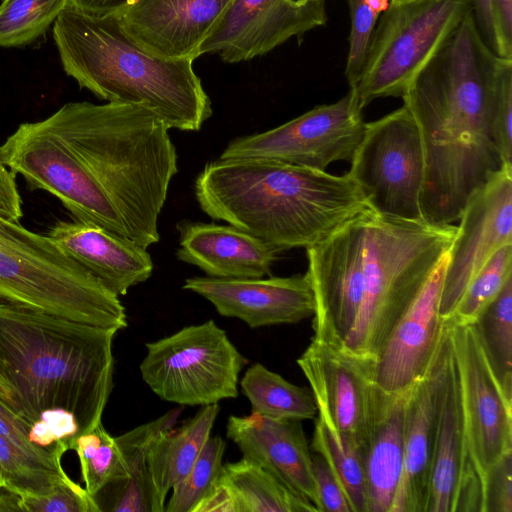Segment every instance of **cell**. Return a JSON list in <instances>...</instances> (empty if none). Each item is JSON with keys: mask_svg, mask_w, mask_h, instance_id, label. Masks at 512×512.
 I'll list each match as a JSON object with an SVG mask.
<instances>
[{"mask_svg": "<svg viewBox=\"0 0 512 512\" xmlns=\"http://www.w3.org/2000/svg\"><path fill=\"white\" fill-rule=\"evenodd\" d=\"M67 0H3L0 4V47L28 45L54 24Z\"/></svg>", "mask_w": 512, "mask_h": 512, "instance_id": "obj_33", "label": "cell"}, {"mask_svg": "<svg viewBox=\"0 0 512 512\" xmlns=\"http://www.w3.org/2000/svg\"><path fill=\"white\" fill-rule=\"evenodd\" d=\"M448 326L467 448L483 486L488 471L512 450V401L504 395L474 325Z\"/></svg>", "mask_w": 512, "mask_h": 512, "instance_id": "obj_13", "label": "cell"}, {"mask_svg": "<svg viewBox=\"0 0 512 512\" xmlns=\"http://www.w3.org/2000/svg\"><path fill=\"white\" fill-rule=\"evenodd\" d=\"M447 259L448 254L370 362L374 383L386 393L406 392L424 375L440 347L448 327L439 312Z\"/></svg>", "mask_w": 512, "mask_h": 512, "instance_id": "obj_17", "label": "cell"}, {"mask_svg": "<svg viewBox=\"0 0 512 512\" xmlns=\"http://www.w3.org/2000/svg\"><path fill=\"white\" fill-rule=\"evenodd\" d=\"M71 450L78 455L85 489L91 496L112 479L119 469L121 454L118 444L102 423L79 435Z\"/></svg>", "mask_w": 512, "mask_h": 512, "instance_id": "obj_36", "label": "cell"}, {"mask_svg": "<svg viewBox=\"0 0 512 512\" xmlns=\"http://www.w3.org/2000/svg\"><path fill=\"white\" fill-rule=\"evenodd\" d=\"M134 0H67V5L89 15L115 14Z\"/></svg>", "mask_w": 512, "mask_h": 512, "instance_id": "obj_44", "label": "cell"}, {"mask_svg": "<svg viewBox=\"0 0 512 512\" xmlns=\"http://www.w3.org/2000/svg\"><path fill=\"white\" fill-rule=\"evenodd\" d=\"M482 507L483 486L467 448L459 382L451 348L433 450L426 512H482Z\"/></svg>", "mask_w": 512, "mask_h": 512, "instance_id": "obj_21", "label": "cell"}, {"mask_svg": "<svg viewBox=\"0 0 512 512\" xmlns=\"http://www.w3.org/2000/svg\"><path fill=\"white\" fill-rule=\"evenodd\" d=\"M62 67L107 102L141 105L170 129L198 131L213 111L191 59L155 56L132 40L114 14L67 5L53 24Z\"/></svg>", "mask_w": 512, "mask_h": 512, "instance_id": "obj_6", "label": "cell"}, {"mask_svg": "<svg viewBox=\"0 0 512 512\" xmlns=\"http://www.w3.org/2000/svg\"><path fill=\"white\" fill-rule=\"evenodd\" d=\"M493 132L505 164L512 167V59L502 69L493 108Z\"/></svg>", "mask_w": 512, "mask_h": 512, "instance_id": "obj_39", "label": "cell"}, {"mask_svg": "<svg viewBox=\"0 0 512 512\" xmlns=\"http://www.w3.org/2000/svg\"><path fill=\"white\" fill-rule=\"evenodd\" d=\"M512 277V243L499 248L463 292L448 325L475 323L482 311L499 295Z\"/></svg>", "mask_w": 512, "mask_h": 512, "instance_id": "obj_34", "label": "cell"}, {"mask_svg": "<svg viewBox=\"0 0 512 512\" xmlns=\"http://www.w3.org/2000/svg\"><path fill=\"white\" fill-rule=\"evenodd\" d=\"M494 4L505 50L512 57V0H494Z\"/></svg>", "mask_w": 512, "mask_h": 512, "instance_id": "obj_45", "label": "cell"}, {"mask_svg": "<svg viewBox=\"0 0 512 512\" xmlns=\"http://www.w3.org/2000/svg\"><path fill=\"white\" fill-rule=\"evenodd\" d=\"M353 89L337 102L319 105L273 129L237 137L220 159L256 158L325 171L351 161L366 123Z\"/></svg>", "mask_w": 512, "mask_h": 512, "instance_id": "obj_12", "label": "cell"}, {"mask_svg": "<svg viewBox=\"0 0 512 512\" xmlns=\"http://www.w3.org/2000/svg\"><path fill=\"white\" fill-rule=\"evenodd\" d=\"M310 449L323 457L345 490L353 512H368L363 459L316 415Z\"/></svg>", "mask_w": 512, "mask_h": 512, "instance_id": "obj_31", "label": "cell"}, {"mask_svg": "<svg viewBox=\"0 0 512 512\" xmlns=\"http://www.w3.org/2000/svg\"><path fill=\"white\" fill-rule=\"evenodd\" d=\"M226 442L220 436L209 437L189 472L172 488L166 512H194L217 482Z\"/></svg>", "mask_w": 512, "mask_h": 512, "instance_id": "obj_35", "label": "cell"}, {"mask_svg": "<svg viewBox=\"0 0 512 512\" xmlns=\"http://www.w3.org/2000/svg\"><path fill=\"white\" fill-rule=\"evenodd\" d=\"M219 480L229 490L236 512H317L274 475L243 457L223 464Z\"/></svg>", "mask_w": 512, "mask_h": 512, "instance_id": "obj_28", "label": "cell"}, {"mask_svg": "<svg viewBox=\"0 0 512 512\" xmlns=\"http://www.w3.org/2000/svg\"><path fill=\"white\" fill-rule=\"evenodd\" d=\"M3 485H5V482H4V478H3L2 472L0 470V486H3Z\"/></svg>", "mask_w": 512, "mask_h": 512, "instance_id": "obj_48", "label": "cell"}, {"mask_svg": "<svg viewBox=\"0 0 512 512\" xmlns=\"http://www.w3.org/2000/svg\"><path fill=\"white\" fill-rule=\"evenodd\" d=\"M43 121L75 152L130 240L146 249L158 243L159 215L178 172L164 122L141 105L86 101L66 103Z\"/></svg>", "mask_w": 512, "mask_h": 512, "instance_id": "obj_5", "label": "cell"}, {"mask_svg": "<svg viewBox=\"0 0 512 512\" xmlns=\"http://www.w3.org/2000/svg\"><path fill=\"white\" fill-rule=\"evenodd\" d=\"M403 1H408V0H390L391 3H398V2H403Z\"/></svg>", "mask_w": 512, "mask_h": 512, "instance_id": "obj_49", "label": "cell"}, {"mask_svg": "<svg viewBox=\"0 0 512 512\" xmlns=\"http://www.w3.org/2000/svg\"><path fill=\"white\" fill-rule=\"evenodd\" d=\"M350 11L349 49L345 77L350 88L356 86L371 38L388 0H347Z\"/></svg>", "mask_w": 512, "mask_h": 512, "instance_id": "obj_37", "label": "cell"}, {"mask_svg": "<svg viewBox=\"0 0 512 512\" xmlns=\"http://www.w3.org/2000/svg\"><path fill=\"white\" fill-rule=\"evenodd\" d=\"M470 9V0L390 2L376 24L358 82L350 88L360 106L402 97Z\"/></svg>", "mask_w": 512, "mask_h": 512, "instance_id": "obj_8", "label": "cell"}, {"mask_svg": "<svg viewBox=\"0 0 512 512\" xmlns=\"http://www.w3.org/2000/svg\"><path fill=\"white\" fill-rule=\"evenodd\" d=\"M459 221L440 295L444 322L485 263L499 248L512 243V169H503L476 191Z\"/></svg>", "mask_w": 512, "mask_h": 512, "instance_id": "obj_15", "label": "cell"}, {"mask_svg": "<svg viewBox=\"0 0 512 512\" xmlns=\"http://www.w3.org/2000/svg\"><path fill=\"white\" fill-rule=\"evenodd\" d=\"M450 353L448 326L429 368L406 391L404 465L391 512H426L433 450Z\"/></svg>", "mask_w": 512, "mask_h": 512, "instance_id": "obj_18", "label": "cell"}, {"mask_svg": "<svg viewBox=\"0 0 512 512\" xmlns=\"http://www.w3.org/2000/svg\"><path fill=\"white\" fill-rule=\"evenodd\" d=\"M471 9L413 78L401 97L416 120L425 152L420 199L425 221H458L468 200L508 167L493 132L502 69Z\"/></svg>", "mask_w": 512, "mask_h": 512, "instance_id": "obj_2", "label": "cell"}, {"mask_svg": "<svg viewBox=\"0 0 512 512\" xmlns=\"http://www.w3.org/2000/svg\"><path fill=\"white\" fill-rule=\"evenodd\" d=\"M178 260L197 266L208 277L263 278L271 274L278 252L262 240L230 224L181 220Z\"/></svg>", "mask_w": 512, "mask_h": 512, "instance_id": "obj_23", "label": "cell"}, {"mask_svg": "<svg viewBox=\"0 0 512 512\" xmlns=\"http://www.w3.org/2000/svg\"><path fill=\"white\" fill-rule=\"evenodd\" d=\"M146 350L140 374L160 399L206 406L238 396L247 360L213 320L146 343Z\"/></svg>", "mask_w": 512, "mask_h": 512, "instance_id": "obj_9", "label": "cell"}, {"mask_svg": "<svg viewBox=\"0 0 512 512\" xmlns=\"http://www.w3.org/2000/svg\"><path fill=\"white\" fill-rule=\"evenodd\" d=\"M226 436L243 458L274 475L318 512L312 451L301 420L275 419L254 412L230 416Z\"/></svg>", "mask_w": 512, "mask_h": 512, "instance_id": "obj_22", "label": "cell"}, {"mask_svg": "<svg viewBox=\"0 0 512 512\" xmlns=\"http://www.w3.org/2000/svg\"><path fill=\"white\" fill-rule=\"evenodd\" d=\"M183 406L115 437L121 460L116 475L91 497L98 512H164L165 503L153 487L148 453L162 433L174 428Z\"/></svg>", "mask_w": 512, "mask_h": 512, "instance_id": "obj_25", "label": "cell"}, {"mask_svg": "<svg viewBox=\"0 0 512 512\" xmlns=\"http://www.w3.org/2000/svg\"><path fill=\"white\" fill-rule=\"evenodd\" d=\"M183 289L192 291L230 318L250 328L294 324L314 315V294L307 275L221 279L190 277Z\"/></svg>", "mask_w": 512, "mask_h": 512, "instance_id": "obj_19", "label": "cell"}, {"mask_svg": "<svg viewBox=\"0 0 512 512\" xmlns=\"http://www.w3.org/2000/svg\"><path fill=\"white\" fill-rule=\"evenodd\" d=\"M297 364L310 384L317 415L362 456L381 392L372 379L370 361L311 338Z\"/></svg>", "mask_w": 512, "mask_h": 512, "instance_id": "obj_14", "label": "cell"}, {"mask_svg": "<svg viewBox=\"0 0 512 512\" xmlns=\"http://www.w3.org/2000/svg\"><path fill=\"white\" fill-rule=\"evenodd\" d=\"M47 236L117 296L150 278L147 249L102 228L78 221H58Z\"/></svg>", "mask_w": 512, "mask_h": 512, "instance_id": "obj_24", "label": "cell"}, {"mask_svg": "<svg viewBox=\"0 0 512 512\" xmlns=\"http://www.w3.org/2000/svg\"><path fill=\"white\" fill-rule=\"evenodd\" d=\"M252 411L275 419H314L317 405L310 388L297 386L261 363L246 369L240 380Z\"/></svg>", "mask_w": 512, "mask_h": 512, "instance_id": "obj_29", "label": "cell"}, {"mask_svg": "<svg viewBox=\"0 0 512 512\" xmlns=\"http://www.w3.org/2000/svg\"><path fill=\"white\" fill-rule=\"evenodd\" d=\"M117 332L0 304V376L13 391V411L42 423L71 450L79 435L102 423Z\"/></svg>", "mask_w": 512, "mask_h": 512, "instance_id": "obj_3", "label": "cell"}, {"mask_svg": "<svg viewBox=\"0 0 512 512\" xmlns=\"http://www.w3.org/2000/svg\"><path fill=\"white\" fill-rule=\"evenodd\" d=\"M406 392H380L376 415L363 451L368 512H391L404 465Z\"/></svg>", "mask_w": 512, "mask_h": 512, "instance_id": "obj_26", "label": "cell"}, {"mask_svg": "<svg viewBox=\"0 0 512 512\" xmlns=\"http://www.w3.org/2000/svg\"><path fill=\"white\" fill-rule=\"evenodd\" d=\"M0 156L11 172L25 179L29 190L57 197L75 221L130 240L120 215L75 152L43 120L20 124L0 146Z\"/></svg>", "mask_w": 512, "mask_h": 512, "instance_id": "obj_11", "label": "cell"}, {"mask_svg": "<svg viewBox=\"0 0 512 512\" xmlns=\"http://www.w3.org/2000/svg\"><path fill=\"white\" fill-rule=\"evenodd\" d=\"M477 29L487 46L499 57L512 59L505 50L497 22L494 0H470Z\"/></svg>", "mask_w": 512, "mask_h": 512, "instance_id": "obj_42", "label": "cell"}, {"mask_svg": "<svg viewBox=\"0 0 512 512\" xmlns=\"http://www.w3.org/2000/svg\"><path fill=\"white\" fill-rule=\"evenodd\" d=\"M482 512H512V450L484 478Z\"/></svg>", "mask_w": 512, "mask_h": 512, "instance_id": "obj_40", "label": "cell"}, {"mask_svg": "<svg viewBox=\"0 0 512 512\" xmlns=\"http://www.w3.org/2000/svg\"><path fill=\"white\" fill-rule=\"evenodd\" d=\"M0 511H21L20 495L5 485L0 486Z\"/></svg>", "mask_w": 512, "mask_h": 512, "instance_id": "obj_46", "label": "cell"}, {"mask_svg": "<svg viewBox=\"0 0 512 512\" xmlns=\"http://www.w3.org/2000/svg\"><path fill=\"white\" fill-rule=\"evenodd\" d=\"M350 163L348 174L371 210L389 218L424 220V146L418 124L404 105L366 123Z\"/></svg>", "mask_w": 512, "mask_h": 512, "instance_id": "obj_10", "label": "cell"}, {"mask_svg": "<svg viewBox=\"0 0 512 512\" xmlns=\"http://www.w3.org/2000/svg\"><path fill=\"white\" fill-rule=\"evenodd\" d=\"M23 512H98L91 495L73 480L43 495L20 496Z\"/></svg>", "mask_w": 512, "mask_h": 512, "instance_id": "obj_38", "label": "cell"}, {"mask_svg": "<svg viewBox=\"0 0 512 512\" xmlns=\"http://www.w3.org/2000/svg\"><path fill=\"white\" fill-rule=\"evenodd\" d=\"M456 232L453 224L389 218L369 209L307 248L312 338L372 362Z\"/></svg>", "mask_w": 512, "mask_h": 512, "instance_id": "obj_1", "label": "cell"}, {"mask_svg": "<svg viewBox=\"0 0 512 512\" xmlns=\"http://www.w3.org/2000/svg\"><path fill=\"white\" fill-rule=\"evenodd\" d=\"M327 21L325 0H232L200 47L228 63L266 54Z\"/></svg>", "mask_w": 512, "mask_h": 512, "instance_id": "obj_16", "label": "cell"}, {"mask_svg": "<svg viewBox=\"0 0 512 512\" xmlns=\"http://www.w3.org/2000/svg\"><path fill=\"white\" fill-rule=\"evenodd\" d=\"M0 398L13 410L14 394L11 387L0 376Z\"/></svg>", "mask_w": 512, "mask_h": 512, "instance_id": "obj_47", "label": "cell"}, {"mask_svg": "<svg viewBox=\"0 0 512 512\" xmlns=\"http://www.w3.org/2000/svg\"><path fill=\"white\" fill-rule=\"evenodd\" d=\"M312 468L318 512H353L349 499L321 455L312 452Z\"/></svg>", "mask_w": 512, "mask_h": 512, "instance_id": "obj_41", "label": "cell"}, {"mask_svg": "<svg viewBox=\"0 0 512 512\" xmlns=\"http://www.w3.org/2000/svg\"><path fill=\"white\" fill-rule=\"evenodd\" d=\"M220 411L218 404L201 406L183 425L158 436L148 453L151 481L158 498L165 503L168 492L191 469L211 431Z\"/></svg>", "mask_w": 512, "mask_h": 512, "instance_id": "obj_27", "label": "cell"}, {"mask_svg": "<svg viewBox=\"0 0 512 512\" xmlns=\"http://www.w3.org/2000/svg\"><path fill=\"white\" fill-rule=\"evenodd\" d=\"M195 196L207 216L280 253L312 247L370 209L348 173L256 158L207 163L195 180Z\"/></svg>", "mask_w": 512, "mask_h": 512, "instance_id": "obj_4", "label": "cell"}, {"mask_svg": "<svg viewBox=\"0 0 512 512\" xmlns=\"http://www.w3.org/2000/svg\"><path fill=\"white\" fill-rule=\"evenodd\" d=\"M15 177L13 172L6 169L0 156V217L19 223L23 211Z\"/></svg>", "mask_w": 512, "mask_h": 512, "instance_id": "obj_43", "label": "cell"}, {"mask_svg": "<svg viewBox=\"0 0 512 512\" xmlns=\"http://www.w3.org/2000/svg\"><path fill=\"white\" fill-rule=\"evenodd\" d=\"M473 325L504 395L512 401V277Z\"/></svg>", "mask_w": 512, "mask_h": 512, "instance_id": "obj_30", "label": "cell"}, {"mask_svg": "<svg viewBox=\"0 0 512 512\" xmlns=\"http://www.w3.org/2000/svg\"><path fill=\"white\" fill-rule=\"evenodd\" d=\"M0 304L102 328L121 330L128 325L119 296L48 236L2 217Z\"/></svg>", "mask_w": 512, "mask_h": 512, "instance_id": "obj_7", "label": "cell"}, {"mask_svg": "<svg viewBox=\"0 0 512 512\" xmlns=\"http://www.w3.org/2000/svg\"><path fill=\"white\" fill-rule=\"evenodd\" d=\"M232 0H134L115 13L125 33L166 59L200 56V47Z\"/></svg>", "mask_w": 512, "mask_h": 512, "instance_id": "obj_20", "label": "cell"}, {"mask_svg": "<svg viewBox=\"0 0 512 512\" xmlns=\"http://www.w3.org/2000/svg\"><path fill=\"white\" fill-rule=\"evenodd\" d=\"M0 470L5 486L20 496L43 495L71 479L61 459L36 457L0 436Z\"/></svg>", "mask_w": 512, "mask_h": 512, "instance_id": "obj_32", "label": "cell"}]
</instances>
